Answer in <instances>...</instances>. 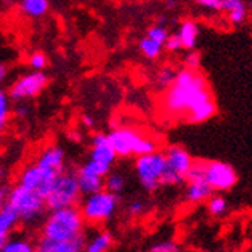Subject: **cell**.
<instances>
[{"instance_id": "1", "label": "cell", "mask_w": 252, "mask_h": 252, "mask_svg": "<svg viewBox=\"0 0 252 252\" xmlns=\"http://www.w3.org/2000/svg\"><path fill=\"white\" fill-rule=\"evenodd\" d=\"M214 97L208 86V80L200 71L180 69L174 83L168 88L163 98V108L172 117L186 119L194 109L212 102Z\"/></svg>"}, {"instance_id": "2", "label": "cell", "mask_w": 252, "mask_h": 252, "mask_svg": "<svg viewBox=\"0 0 252 252\" xmlns=\"http://www.w3.org/2000/svg\"><path fill=\"white\" fill-rule=\"evenodd\" d=\"M82 235H85V220L77 206L49 212L42 228V238L51 242H68Z\"/></svg>"}, {"instance_id": "3", "label": "cell", "mask_w": 252, "mask_h": 252, "mask_svg": "<svg viewBox=\"0 0 252 252\" xmlns=\"http://www.w3.org/2000/svg\"><path fill=\"white\" fill-rule=\"evenodd\" d=\"M108 137L117 157L134 156L137 158L158 151L156 140L134 128H128V126H120V128L112 129Z\"/></svg>"}, {"instance_id": "4", "label": "cell", "mask_w": 252, "mask_h": 252, "mask_svg": "<svg viewBox=\"0 0 252 252\" xmlns=\"http://www.w3.org/2000/svg\"><path fill=\"white\" fill-rule=\"evenodd\" d=\"M80 200H82V194L79 189L75 171L65 169L57 177L51 192L45 198V206L46 211L53 212L59 209L77 206Z\"/></svg>"}, {"instance_id": "5", "label": "cell", "mask_w": 252, "mask_h": 252, "mask_svg": "<svg viewBox=\"0 0 252 252\" xmlns=\"http://www.w3.org/2000/svg\"><path fill=\"white\" fill-rule=\"evenodd\" d=\"M34 165L42 174L40 186L35 192L45 200L51 192L57 177L65 171V151L60 146L49 145L39 154Z\"/></svg>"}, {"instance_id": "6", "label": "cell", "mask_w": 252, "mask_h": 252, "mask_svg": "<svg viewBox=\"0 0 252 252\" xmlns=\"http://www.w3.org/2000/svg\"><path fill=\"white\" fill-rule=\"evenodd\" d=\"M8 205L16 211L19 221L27 224L39 221L46 212L45 200L35 191H31V189H27L20 185L11 188Z\"/></svg>"}, {"instance_id": "7", "label": "cell", "mask_w": 252, "mask_h": 252, "mask_svg": "<svg viewBox=\"0 0 252 252\" xmlns=\"http://www.w3.org/2000/svg\"><path fill=\"white\" fill-rule=\"evenodd\" d=\"M119 195H114L108 191H100L97 194L88 195L82 201V217L85 223L100 224L105 223L109 219L114 217V214L119 208Z\"/></svg>"}, {"instance_id": "8", "label": "cell", "mask_w": 252, "mask_h": 252, "mask_svg": "<svg viewBox=\"0 0 252 252\" xmlns=\"http://www.w3.org/2000/svg\"><path fill=\"white\" fill-rule=\"evenodd\" d=\"M166 169L163 172L161 183L163 186L179 185L186 180V175L192 166V157L188 151L180 145H171L166 148L165 153Z\"/></svg>"}, {"instance_id": "9", "label": "cell", "mask_w": 252, "mask_h": 252, "mask_svg": "<svg viewBox=\"0 0 252 252\" xmlns=\"http://www.w3.org/2000/svg\"><path fill=\"white\" fill-rule=\"evenodd\" d=\"M166 169L165 154L157 151V153L142 156L135 158V174L140 185L148 192H154L161 186V177Z\"/></svg>"}, {"instance_id": "10", "label": "cell", "mask_w": 252, "mask_h": 252, "mask_svg": "<svg viewBox=\"0 0 252 252\" xmlns=\"http://www.w3.org/2000/svg\"><path fill=\"white\" fill-rule=\"evenodd\" d=\"M203 175H205V182L211 186L214 192L228 191V189L235 186L238 180L235 169L229 163L219 161V160L203 161Z\"/></svg>"}, {"instance_id": "11", "label": "cell", "mask_w": 252, "mask_h": 252, "mask_svg": "<svg viewBox=\"0 0 252 252\" xmlns=\"http://www.w3.org/2000/svg\"><path fill=\"white\" fill-rule=\"evenodd\" d=\"M48 83V75L45 72H28L19 77L14 83L11 85L8 97L16 102H22V100L32 98L39 95Z\"/></svg>"}, {"instance_id": "12", "label": "cell", "mask_w": 252, "mask_h": 252, "mask_svg": "<svg viewBox=\"0 0 252 252\" xmlns=\"http://www.w3.org/2000/svg\"><path fill=\"white\" fill-rule=\"evenodd\" d=\"M90 160L97 161L100 165L105 166H112L114 161L117 160V156L112 149L109 143V137L108 134L103 132H97L91 138V153H90Z\"/></svg>"}, {"instance_id": "13", "label": "cell", "mask_w": 252, "mask_h": 252, "mask_svg": "<svg viewBox=\"0 0 252 252\" xmlns=\"http://www.w3.org/2000/svg\"><path fill=\"white\" fill-rule=\"evenodd\" d=\"M86 234L68 242H51L40 238L35 246V252H85Z\"/></svg>"}, {"instance_id": "14", "label": "cell", "mask_w": 252, "mask_h": 252, "mask_svg": "<svg viewBox=\"0 0 252 252\" xmlns=\"http://www.w3.org/2000/svg\"><path fill=\"white\" fill-rule=\"evenodd\" d=\"M75 175H77V183H79L82 197L97 194L105 189V179H102V177H95L93 174H88V172L82 171L80 168H79V171H75Z\"/></svg>"}, {"instance_id": "15", "label": "cell", "mask_w": 252, "mask_h": 252, "mask_svg": "<svg viewBox=\"0 0 252 252\" xmlns=\"http://www.w3.org/2000/svg\"><path fill=\"white\" fill-rule=\"evenodd\" d=\"M212 195H214V191L205 180L188 182L186 198H188L189 203H201V201H208Z\"/></svg>"}, {"instance_id": "16", "label": "cell", "mask_w": 252, "mask_h": 252, "mask_svg": "<svg viewBox=\"0 0 252 252\" xmlns=\"http://www.w3.org/2000/svg\"><path fill=\"white\" fill-rule=\"evenodd\" d=\"M112 234L108 231H98L85 242V252H108L112 246Z\"/></svg>"}, {"instance_id": "17", "label": "cell", "mask_w": 252, "mask_h": 252, "mask_svg": "<svg viewBox=\"0 0 252 252\" xmlns=\"http://www.w3.org/2000/svg\"><path fill=\"white\" fill-rule=\"evenodd\" d=\"M179 39L182 42V49H192L197 43L198 37V25L194 20H185L179 28Z\"/></svg>"}, {"instance_id": "18", "label": "cell", "mask_w": 252, "mask_h": 252, "mask_svg": "<svg viewBox=\"0 0 252 252\" xmlns=\"http://www.w3.org/2000/svg\"><path fill=\"white\" fill-rule=\"evenodd\" d=\"M40 182H42V174L39 169H37L35 165L27 166L22 171L20 177H19V185L27 189H31V191H37L40 186Z\"/></svg>"}, {"instance_id": "19", "label": "cell", "mask_w": 252, "mask_h": 252, "mask_svg": "<svg viewBox=\"0 0 252 252\" xmlns=\"http://www.w3.org/2000/svg\"><path fill=\"white\" fill-rule=\"evenodd\" d=\"M216 112H217V106H216V102L212 100V102H208L205 105L198 106L197 109H194L185 120L188 123H203L216 116Z\"/></svg>"}, {"instance_id": "20", "label": "cell", "mask_w": 252, "mask_h": 252, "mask_svg": "<svg viewBox=\"0 0 252 252\" xmlns=\"http://www.w3.org/2000/svg\"><path fill=\"white\" fill-rule=\"evenodd\" d=\"M20 8L27 16L39 19L48 12L49 3H48V0H23L20 3Z\"/></svg>"}, {"instance_id": "21", "label": "cell", "mask_w": 252, "mask_h": 252, "mask_svg": "<svg viewBox=\"0 0 252 252\" xmlns=\"http://www.w3.org/2000/svg\"><path fill=\"white\" fill-rule=\"evenodd\" d=\"M2 252H35V245L25 237H8Z\"/></svg>"}, {"instance_id": "22", "label": "cell", "mask_w": 252, "mask_h": 252, "mask_svg": "<svg viewBox=\"0 0 252 252\" xmlns=\"http://www.w3.org/2000/svg\"><path fill=\"white\" fill-rule=\"evenodd\" d=\"M17 223H19V216L16 214V211L6 203V206L0 209V231L9 235V232L17 226Z\"/></svg>"}, {"instance_id": "23", "label": "cell", "mask_w": 252, "mask_h": 252, "mask_svg": "<svg viewBox=\"0 0 252 252\" xmlns=\"http://www.w3.org/2000/svg\"><path fill=\"white\" fill-rule=\"evenodd\" d=\"M126 180L120 172H109L105 177V191L119 195L125 189Z\"/></svg>"}, {"instance_id": "24", "label": "cell", "mask_w": 252, "mask_h": 252, "mask_svg": "<svg viewBox=\"0 0 252 252\" xmlns=\"http://www.w3.org/2000/svg\"><path fill=\"white\" fill-rule=\"evenodd\" d=\"M208 211L214 217H221L228 212V201L221 195H212L208 200Z\"/></svg>"}, {"instance_id": "25", "label": "cell", "mask_w": 252, "mask_h": 252, "mask_svg": "<svg viewBox=\"0 0 252 252\" xmlns=\"http://www.w3.org/2000/svg\"><path fill=\"white\" fill-rule=\"evenodd\" d=\"M168 35L169 34H168V30H166L165 25L156 23V25H153V27L148 28L145 37H148L149 40H153V42H156V43L163 46V45H165V42H166V39H168Z\"/></svg>"}, {"instance_id": "26", "label": "cell", "mask_w": 252, "mask_h": 252, "mask_svg": "<svg viewBox=\"0 0 252 252\" xmlns=\"http://www.w3.org/2000/svg\"><path fill=\"white\" fill-rule=\"evenodd\" d=\"M138 48H140L142 54L148 59H157L161 54V49H163L161 45L149 40L148 37H143V39L140 40V43H138Z\"/></svg>"}, {"instance_id": "27", "label": "cell", "mask_w": 252, "mask_h": 252, "mask_svg": "<svg viewBox=\"0 0 252 252\" xmlns=\"http://www.w3.org/2000/svg\"><path fill=\"white\" fill-rule=\"evenodd\" d=\"M9 112H11L9 97L3 90H0V134H2L6 128L8 120H9Z\"/></svg>"}, {"instance_id": "28", "label": "cell", "mask_w": 252, "mask_h": 252, "mask_svg": "<svg viewBox=\"0 0 252 252\" xmlns=\"http://www.w3.org/2000/svg\"><path fill=\"white\" fill-rule=\"evenodd\" d=\"M175 75H177V71L171 66H163L158 72H157V77H156V82L160 88H168L174 83L175 80Z\"/></svg>"}, {"instance_id": "29", "label": "cell", "mask_w": 252, "mask_h": 252, "mask_svg": "<svg viewBox=\"0 0 252 252\" xmlns=\"http://www.w3.org/2000/svg\"><path fill=\"white\" fill-rule=\"evenodd\" d=\"M80 169L85 171V172H88V174L95 175V177H102V179H105L106 175L111 172V168H109V166L100 165V163L93 161V160H88V161L85 163V165L80 166Z\"/></svg>"}, {"instance_id": "30", "label": "cell", "mask_w": 252, "mask_h": 252, "mask_svg": "<svg viewBox=\"0 0 252 252\" xmlns=\"http://www.w3.org/2000/svg\"><path fill=\"white\" fill-rule=\"evenodd\" d=\"M228 16H229V20H231L234 25H240V23H243V22L246 20V17H248V8H246V5H245L243 2H240V0H238L237 5L228 12Z\"/></svg>"}, {"instance_id": "31", "label": "cell", "mask_w": 252, "mask_h": 252, "mask_svg": "<svg viewBox=\"0 0 252 252\" xmlns=\"http://www.w3.org/2000/svg\"><path fill=\"white\" fill-rule=\"evenodd\" d=\"M28 63H30V66L37 71V72H43V69L46 68L48 65V59L43 53H34L30 56L28 59Z\"/></svg>"}, {"instance_id": "32", "label": "cell", "mask_w": 252, "mask_h": 252, "mask_svg": "<svg viewBox=\"0 0 252 252\" xmlns=\"http://www.w3.org/2000/svg\"><path fill=\"white\" fill-rule=\"evenodd\" d=\"M149 252H180V248L174 242H161V243L151 246Z\"/></svg>"}, {"instance_id": "33", "label": "cell", "mask_w": 252, "mask_h": 252, "mask_svg": "<svg viewBox=\"0 0 252 252\" xmlns=\"http://www.w3.org/2000/svg\"><path fill=\"white\" fill-rule=\"evenodd\" d=\"M163 48H166L168 51H171V53L180 51V49H182V42L179 39V35L177 34H169L166 42H165V45H163Z\"/></svg>"}, {"instance_id": "34", "label": "cell", "mask_w": 252, "mask_h": 252, "mask_svg": "<svg viewBox=\"0 0 252 252\" xmlns=\"http://www.w3.org/2000/svg\"><path fill=\"white\" fill-rule=\"evenodd\" d=\"M185 68L186 69H192V71H198L200 68V54L198 53H189L186 56V60H185Z\"/></svg>"}, {"instance_id": "35", "label": "cell", "mask_w": 252, "mask_h": 252, "mask_svg": "<svg viewBox=\"0 0 252 252\" xmlns=\"http://www.w3.org/2000/svg\"><path fill=\"white\" fill-rule=\"evenodd\" d=\"M200 6L208 8V9H214V11H223V5L224 0H198L197 2Z\"/></svg>"}, {"instance_id": "36", "label": "cell", "mask_w": 252, "mask_h": 252, "mask_svg": "<svg viewBox=\"0 0 252 252\" xmlns=\"http://www.w3.org/2000/svg\"><path fill=\"white\" fill-rule=\"evenodd\" d=\"M143 211H145V203L143 201H140V200H135V201H132V203L128 206V212H129V216H140V214H143Z\"/></svg>"}, {"instance_id": "37", "label": "cell", "mask_w": 252, "mask_h": 252, "mask_svg": "<svg viewBox=\"0 0 252 252\" xmlns=\"http://www.w3.org/2000/svg\"><path fill=\"white\" fill-rule=\"evenodd\" d=\"M9 191H11V188L6 183L0 185V209H2L3 206H6L8 197H9Z\"/></svg>"}, {"instance_id": "38", "label": "cell", "mask_w": 252, "mask_h": 252, "mask_svg": "<svg viewBox=\"0 0 252 252\" xmlns=\"http://www.w3.org/2000/svg\"><path fill=\"white\" fill-rule=\"evenodd\" d=\"M82 123L86 126L88 129H93L94 126H95V120H94V117L90 116V114H85V116L82 117Z\"/></svg>"}, {"instance_id": "39", "label": "cell", "mask_w": 252, "mask_h": 252, "mask_svg": "<svg viewBox=\"0 0 252 252\" xmlns=\"http://www.w3.org/2000/svg\"><path fill=\"white\" fill-rule=\"evenodd\" d=\"M27 114H28V108L25 106V105L19 103V105L14 108V116H17V117H25Z\"/></svg>"}, {"instance_id": "40", "label": "cell", "mask_w": 252, "mask_h": 252, "mask_svg": "<svg viewBox=\"0 0 252 252\" xmlns=\"http://www.w3.org/2000/svg\"><path fill=\"white\" fill-rule=\"evenodd\" d=\"M6 75H8V68L5 63H0V85H2L6 79Z\"/></svg>"}, {"instance_id": "41", "label": "cell", "mask_w": 252, "mask_h": 252, "mask_svg": "<svg viewBox=\"0 0 252 252\" xmlns=\"http://www.w3.org/2000/svg\"><path fill=\"white\" fill-rule=\"evenodd\" d=\"M8 234H5V232H2L0 231V252L3 251V246H5V243H6V240H8Z\"/></svg>"}, {"instance_id": "42", "label": "cell", "mask_w": 252, "mask_h": 252, "mask_svg": "<svg viewBox=\"0 0 252 252\" xmlns=\"http://www.w3.org/2000/svg\"><path fill=\"white\" fill-rule=\"evenodd\" d=\"M5 179H6V169L2 163H0V185H3Z\"/></svg>"}]
</instances>
